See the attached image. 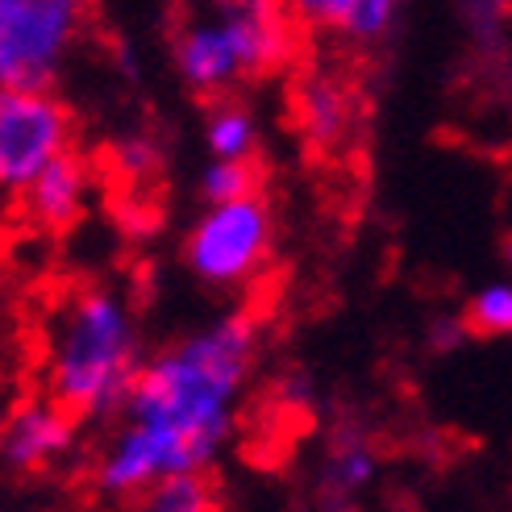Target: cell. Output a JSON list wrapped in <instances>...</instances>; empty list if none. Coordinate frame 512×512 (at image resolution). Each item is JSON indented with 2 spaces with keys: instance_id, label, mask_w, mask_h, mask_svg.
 Here are the masks:
<instances>
[{
  "instance_id": "cell-1",
  "label": "cell",
  "mask_w": 512,
  "mask_h": 512,
  "mask_svg": "<svg viewBox=\"0 0 512 512\" xmlns=\"http://www.w3.org/2000/svg\"><path fill=\"white\" fill-rule=\"evenodd\" d=\"M254 354L259 325L250 313H225L150 354L121 408V429L96 458V488L134 500L171 475L209 467L234 433Z\"/></svg>"
},
{
  "instance_id": "cell-2",
  "label": "cell",
  "mask_w": 512,
  "mask_h": 512,
  "mask_svg": "<svg viewBox=\"0 0 512 512\" xmlns=\"http://www.w3.org/2000/svg\"><path fill=\"white\" fill-rule=\"evenodd\" d=\"M142 329L130 300L113 288L71 292L46 338V396L75 417H113L142 371Z\"/></svg>"
},
{
  "instance_id": "cell-3",
  "label": "cell",
  "mask_w": 512,
  "mask_h": 512,
  "mask_svg": "<svg viewBox=\"0 0 512 512\" xmlns=\"http://www.w3.org/2000/svg\"><path fill=\"white\" fill-rule=\"evenodd\" d=\"M300 30L288 0H200L171 42V63L192 96L221 100L284 71L300 50Z\"/></svg>"
},
{
  "instance_id": "cell-4",
  "label": "cell",
  "mask_w": 512,
  "mask_h": 512,
  "mask_svg": "<svg viewBox=\"0 0 512 512\" xmlns=\"http://www.w3.org/2000/svg\"><path fill=\"white\" fill-rule=\"evenodd\" d=\"M275 250V213L263 192L204 204L184 234V267L204 288H242L271 263Z\"/></svg>"
},
{
  "instance_id": "cell-5",
  "label": "cell",
  "mask_w": 512,
  "mask_h": 512,
  "mask_svg": "<svg viewBox=\"0 0 512 512\" xmlns=\"http://www.w3.org/2000/svg\"><path fill=\"white\" fill-rule=\"evenodd\" d=\"M84 0H0V84L50 88L80 38Z\"/></svg>"
},
{
  "instance_id": "cell-6",
  "label": "cell",
  "mask_w": 512,
  "mask_h": 512,
  "mask_svg": "<svg viewBox=\"0 0 512 512\" xmlns=\"http://www.w3.org/2000/svg\"><path fill=\"white\" fill-rule=\"evenodd\" d=\"M75 150V117L50 88L0 84V196H21L34 179Z\"/></svg>"
},
{
  "instance_id": "cell-7",
  "label": "cell",
  "mask_w": 512,
  "mask_h": 512,
  "mask_svg": "<svg viewBox=\"0 0 512 512\" xmlns=\"http://www.w3.org/2000/svg\"><path fill=\"white\" fill-rule=\"evenodd\" d=\"M75 417L59 400H21L0 425V463L13 471H46L75 446Z\"/></svg>"
},
{
  "instance_id": "cell-8",
  "label": "cell",
  "mask_w": 512,
  "mask_h": 512,
  "mask_svg": "<svg viewBox=\"0 0 512 512\" xmlns=\"http://www.w3.org/2000/svg\"><path fill=\"white\" fill-rule=\"evenodd\" d=\"M292 117H296L300 138L309 142V150H317V155H338L354 134L358 100L342 75L313 67V71H304L292 88Z\"/></svg>"
},
{
  "instance_id": "cell-9",
  "label": "cell",
  "mask_w": 512,
  "mask_h": 512,
  "mask_svg": "<svg viewBox=\"0 0 512 512\" xmlns=\"http://www.w3.org/2000/svg\"><path fill=\"white\" fill-rule=\"evenodd\" d=\"M88 200H92V167L71 150L21 192V213L42 234H67L84 217Z\"/></svg>"
},
{
  "instance_id": "cell-10",
  "label": "cell",
  "mask_w": 512,
  "mask_h": 512,
  "mask_svg": "<svg viewBox=\"0 0 512 512\" xmlns=\"http://www.w3.org/2000/svg\"><path fill=\"white\" fill-rule=\"evenodd\" d=\"M204 146L209 159H254L259 155V121L234 96H221L204 113Z\"/></svg>"
},
{
  "instance_id": "cell-11",
  "label": "cell",
  "mask_w": 512,
  "mask_h": 512,
  "mask_svg": "<svg viewBox=\"0 0 512 512\" xmlns=\"http://www.w3.org/2000/svg\"><path fill=\"white\" fill-rule=\"evenodd\" d=\"M125 512H217V496L204 471H192V475H171L155 483V488L138 492Z\"/></svg>"
},
{
  "instance_id": "cell-12",
  "label": "cell",
  "mask_w": 512,
  "mask_h": 512,
  "mask_svg": "<svg viewBox=\"0 0 512 512\" xmlns=\"http://www.w3.org/2000/svg\"><path fill=\"white\" fill-rule=\"evenodd\" d=\"M200 200L204 204H225L263 192V171L254 159H209V167L200 171Z\"/></svg>"
},
{
  "instance_id": "cell-13",
  "label": "cell",
  "mask_w": 512,
  "mask_h": 512,
  "mask_svg": "<svg viewBox=\"0 0 512 512\" xmlns=\"http://www.w3.org/2000/svg\"><path fill=\"white\" fill-rule=\"evenodd\" d=\"M463 325L471 338H508L512 334V284H488L467 300Z\"/></svg>"
},
{
  "instance_id": "cell-14",
  "label": "cell",
  "mask_w": 512,
  "mask_h": 512,
  "mask_svg": "<svg viewBox=\"0 0 512 512\" xmlns=\"http://www.w3.org/2000/svg\"><path fill=\"white\" fill-rule=\"evenodd\" d=\"M113 171L125 179V184H142L159 171V146L146 134H130L113 146Z\"/></svg>"
},
{
  "instance_id": "cell-15",
  "label": "cell",
  "mask_w": 512,
  "mask_h": 512,
  "mask_svg": "<svg viewBox=\"0 0 512 512\" xmlns=\"http://www.w3.org/2000/svg\"><path fill=\"white\" fill-rule=\"evenodd\" d=\"M375 475V458L367 446H358V442H346L334 450V458H329V483L342 492H354V488H363V483Z\"/></svg>"
},
{
  "instance_id": "cell-16",
  "label": "cell",
  "mask_w": 512,
  "mask_h": 512,
  "mask_svg": "<svg viewBox=\"0 0 512 512\" xmlns=\"http://www.w3.org/2000/svg\"><path fill=\"white\" fill-rule=\"evenodd\" d=\"M350 5L354 0H288L292 17L304 25V30H338L350 17Z\"/></svg>"
},
{
  "instance_id": "cell-17",
  "label": "cell",
  "mask_w": 512,
  "mask_h": 512,
  "mask_svg": "<svg viewBox=\"0 0 512 512\" xmlns=\"http://www.w3.org/2000/svg\"><path fill=\"white\" fill-rule=\"evenodd\" d=\"M463 17H467L475 38H496L500 25L512 17V0H467Z\"/></svg>"
},
{
  "instance_id": "cell-18",
  "label": "cell",
  "mask_w": 512,
  "mask_h": 512,
  "mask_svg": "<svg viewBox=\"0 0 512 512\" xmlns=\"http://www.w3.org/2000/svg\"><path fill=\"white\" fill-rule=\"evenodd\" d=\"M504 259H508V263H512V238H508V242H504Z\"/></svg>"
}]
</instances>
